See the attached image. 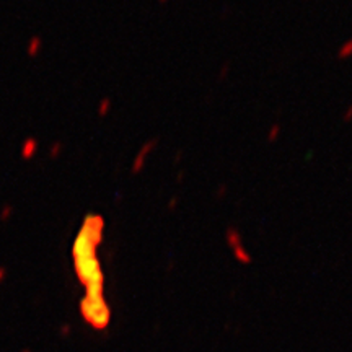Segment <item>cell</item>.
Returning <instances> with one entry per match:
<instances>
[{"label":"cell","instance_id":"6da1fadb","mask_svg":"<svg viewBox=\"0 0 352 352\" xmlns=\"http://www.w3.org/2000/svg\"><path fill=\"white\" fill-rule=\"evenodd\" d=\"M101 235L103 220L100 217H88L80 233L77 235L72 250L77 276L87 290L82 311L87 321L95 328H104L109 321V310L103 297L104 276L96 254V246L101 243Z\"/></svg>","mask_w":352,"mask_h":352},{"label":"cell","instance_id":"7a4b0ae2","mask_svg":"<svg viewBox=\"0 0 352 352\" xmlns=\"http://www.w3.org/2000/svg\"><path fill=\"white\" fill-rule=\"evenodd\" d=\"M153 148V143H145V145H143V148L140 150V153L137 155V158H135V161H134V171L137 173V171H140V168H142V161H145V158H147V155H148V152L150 150Z\"/></svg>","mask_w":352,"mask_h":352},{"label":"cell","instance_id":"3957f363","mask_svg":"<svg viewBox=\"0 0 352 352\" xmlns=\"http://www.w3.org/2000/svg\"><path fill=\"white\" fill-rule=\"evenodd\" d=\"M350 51H352V41H347L345 43L342 48H341V51H339V57H345V56H349L350 54Z\"/></svg>","mask_w":352,"mask_h":352},{"label":"cell","instance_id":"277c9868","mask_svg":"<svg viewBox=\"0 0 352 352\" xmlns=\"http://www.w3.org/2000/svg\"><path fill=\"white\" fill-rule=\"evenodd\" d=\"M160 2H161V4H163V2H166V0H160Z\"/></svg>","mask_w":352,"mask_h":352}]
</instances>
